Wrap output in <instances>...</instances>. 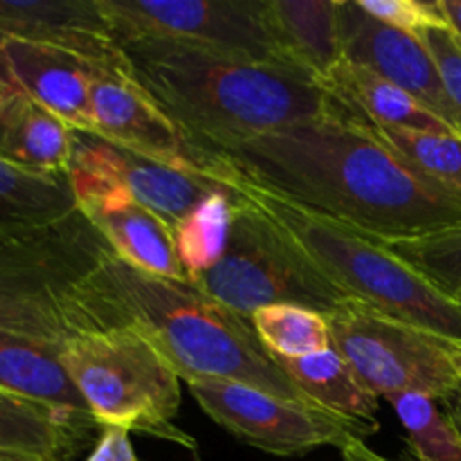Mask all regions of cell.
<instances>
[{
  "label": "cell",
  "mask_w": 461,
  "mask_h": 461,
  "mask_svg": "<svg viewBox=\"0 0 461 461\" xmlns=\"http://www.w3.org/2000/svg\"><path fill=\"white\" fill-rule=\"evenodd\" d=\"M446 412H448L450 421L455 423V428H457V432L461 437V392H457L453 399L446 401Z\"/></svg>",
  "instance_id": "cell-34"
},
{
  "label": "cell",
  "mask_w": 461,
  "mask_h": 461,
  "mask_svg": "<svg viewBox=\"0 0 461 461\" xmlns=\"http://www.w3.org/2000/svg\"><path fill=\"white\" fill-rule=\"evenodd\" d=\"M75 129L23 90L0 102V160L36 174H68Z\"/></svg>",
  "instance_id": "cell-19"
},
{
  "label": "cell",
  "mask_w": 461,
  "mask_h": 461,
  "mask_svg": "<svg viewBox=\"0 0 461 461\" xmlns=\"http://www.w3.org/2000/svg\"><path fill=\"white\" fill-rule=\"evenodd\" d=\"M219 180L250 198L351 300L461 345L457 302L432 286L412 266L401 261L385 241L304 210L288 198L250 183L228 165Z\"/></svg>",
  "instance_id": "cell-4"
},
{
  "label": "cell",
  "mask_w": 461,
  "mask_h": 461,
  "mask_svg": "<svg viewBox=\"0 0 461 461\" xmlns=\"http://www.w3.org/2000/svg\"><path fill=\"white\" fill-rule=\"evenodd\" d=\"M120 48L129 75L203 151H230L336 108L318 79L286 61L153 36L122 41Z\"/></svg>",
  "instance_id": "cell-3"
},
{
  "label": "cell",
  "mask_w": 461,
  "mask_h": 461,
  "mask_svg": "<svg viewBox=\"0 0 461 461\" xmlns=\"http://www.w3.org/2000/svg\"><path fill=\"white\" fill-rule=\"evenodd\" d=\"M3 59L14 86L61 117L70 129L93 131L90 93L106 63L30 41L3 39Z\"/></svg>",
  "instance_id": "cell-16"
},
{
  "label": "cell",
  "mask_w": 461,
  "mask_h": 461,
  "mask_svg": "<svg viewBox=\"0 0 461 461\" xmlns=\"http://www.w3.org/2000/svg\"><path fill=\"white\" fill-rule=\"evenodd\" d=\"M203 412L243 444L277 457H297L320 446L363 439L351 423L315 405L297 403L234 381H189Z\"/></svg>",
  "instance_id": "cell-10"
},
{
  "label": "cell",
  "mask_w": 461,
  "mask_h": 461,
  "mask_svg": "<svg viewBox=\"0 0 461 461\" xmlns=\"http://www.w3.org/2000/svg\"><path fill=\"white\" fill-rule=\"evenodd\" d=\"M0 36L126 68L102 0H0Z\"/></svg>",
  "instance_id": "cell-15"
},
{
  "label": "cell",
  "mask_w": 461,
  "mask_h": 461,
  "mask_svg": "<svg viewBox=\"0 0 461 461\" xmlns=\"http://www.w3.org/2000/svg\"><path fill=\"white\" fill-rule=\"evenodd\" d=\"M419 39L428 48L439 68L446 95L453 113V129L461 138V43L448 27H430L419 32Z\"/></svg>",
  "instance_id": "cell-29"
},
{
  "label": "cell",
  "mask_w": 461,
  "mask_h": 461,
  "mask_svg": "<svg viewBox=\"0 0 461 461\" xmlns=\"http://www.w3.org/2000/svg\"><path fill=\"white\" fill-rule=\"evenodd\" d=\"M216 156L250 183L381 241L461 225V198L421 178L338 106Z\"/></svg>",
  "instance_id": "cell-1"
},
{
  "label": "cell",
  "mask_w": 461,
  "mask_h": 461,
  "mask_svg": "<svg viewBox=\"0 0 461 461\" xmlns=\"http://www.w3.org/2000/svg\"><path fill=\"white\" fill-rule=\"evenodd\" d=\"M70 169L84 171L102 183L122 189L140 205L160 216L169 228H176L212 194L228 187L210 176L189 174L162 165L84 131H75V156Z\"/></svg>",
  "instance_id": "cell-12"
},
{
  "label": "cell",
  "mask_w": 461,
  "mask_h": 461,
  "mask_svg": "<svg viewBox=\"0 0 461 461\" xmlns=\"http://www.w3.org/2000/svg\"><path fill=\"white\" fill-rule=\"evenodd\" d=\"M457 41H459V39H457ZM459 43H461V41H459Z\"/></svg>",
  "instance_id": "cell-38"
},
{
  "label": "cell",
  "mask_w": 461,
  "mask_h": 461,
  "mask_svg": "<svg viewBox=\"0 0 461 461\" xmlns=\"http://www.w3.org/2000/svg\"><path fill=\"white\" fill-rule=\"evenodd\" d=\"M90 133L106 142L162 165L219 180L223 160L196 147L126 68L106 66L99 72L90 93Z\"/></svg>",
  "instance_id": "cell-11"
},
{
  "label": "cell",
  "mask_w": 461,
  "mask_h": 461,
  "mask_svg": "<svg viewBox=\"0 0 461 461\" xmlns=\"http://www.w3.org/2000/svg\"><path fill=\"white\" fill-rule=\"evenodd\" d=\"M363 12L374 16L385 25L396 30L419 34L430 27H446L444 14L439 9V0L421 3V0H356Z\"/></svg>",
  "instance_id": "cell-30"
},
{
  "label": "cell",
  "mask_w": 461,
  "mask_h": 461,
  "mask_svg": "<svg viewBox=\"0 0 461 461\" xmlns=\"http://www.w3.org/2000/svg\"><path fill=\"white\" fill-rule=\"evenodd\" d=\"M455 302H457V304H459V309H461V295L457 297V300H455Z\"/></svg>",
  "instance_id": "cell-36"
},
{
  "label": "cell",
  "mask_w": 461,
  "mask_h": 461,
  "mask_svg": "<svg viewBox=\"0 0 461 461\" xmlns=\"http://www.w3.org/2000/svg\"><path fill=\"white\" fill-rule=\"evenodd\" d=\"M77 430L45 405L0 392V453L36 461H61L72 448Z\"/></svg>",
  "instance_id": "cell-23"
},
{
  "label": "cell",
  "mask_w": 461,
  "mask_h": 461,
  "mask_svg": "<svg viewBox=\"0 0 461 461\" xmlns=\"http://www.w3.org/2000/svg\"><path fill=\"white\" fill-rule=\"evenodd\" d=\"M0 45H3V36H0ZM0 79H3V81H9V84H12V86H14L12 77H9V72H7V66H5V59H3V50H0Z\"/></svg>",
  "instance_id": "cell-35"
},
{
  "label": "cell",
  "mask_w": 461,
  "mask_h": 461,
  "mask_svg": "<svg viewBox=\"0 0 461 461\" xmlns=\"http://www.w3.org/2000/svg\"><path fill=\"white\" fill-rule=\"evenodd\" d=\"M77 210L68 174H36L0 160V225H48Z\"/></svg>",
  "instance_id": "cell-22"
},
{
  "label": "cell",
  "mask_w": 461,
  "mask_h": 461,
  "mask_svg": "<svg viewBox=\"0 0 461 461\" xmlns=\"http://www.w3.org/2000/svg\"><path fill=\"white\" fill-rule=\"evenodd\" d=\"M275 360L315 408L351 423L363 439L378 430V399L365 390L354 369L333 347L304 358Z\"/></svg>",
  "instance_id": "cell-21"
},
{
  "label": "cell",
  "mask_w": 461,
  "mask_h": 461,
  "mask_svg": "<svg viewBox=\"0 0 461 461\" xmlns=\"http://www.w3.org/2000/svg\"><path fill=\"white\" fill-rule=\"evenodd\" d=\"M338 21L345 61L367 68L403 88L453 129V113L439 68L419 34L376 21L356 0H338Z\"/></svg>",
  "instance_id": "cell-13"
},
{
  "label": "cell",
  "mask_w": 461,
  "mask_h": 461,
  "mask_svg": "<svg viewBox=\"0 0 461 461\" xmlns=\"http://www.w3.org/2000/svg\"><path fill=\"white\" fill-rule=\"evenodd\" d=\"M387 401L408 432L417 461H461L457 428L450 421L448 412H441L435 399L423 394H399Z\"/></svg>",
  "instance_id": "cell-27"
},
{
  "label": "cell",
  "mask_w": 461,
  "mask_h": 461,
  "mask_svg": "<svg viewBox=\"0 0 461 461\" xmlns=\"http://www.w3.org/2000/svg\"><path fill=\"white\" fill-rule=\"evenodd\" d=\"M446 27L461 41V0H439Z\"/></svg>",
  "instance_id": "cell-33"
},
{
  "label": "cell",
  "mask_w": 461,
  "mask_h": 461,
  "mask_svg": "<svg viewBox=\"0 0 461 461\" xmlns=\"http://www.w3.org/2000/svg\"><path fill=\"white\" fill-rule=\"evenodd\" d=\"M237 210L239 196L228 185L225 189L205 198L176 228H171L176 255L192 284L210 273L225 255Z\"/></svg>",
  "instance_id": "cell-24"
},
{
  "label": "cell",
  "mask_w": 461,
  "mask_h": 461,
  "mask_svg": "<svg viewBox=\"0 0 461 461\" xmlns=\"http://www.w3.org/2000/svg\"><path fill=\"white\" fill-rule=\"evenodd\" d=\"M338 106V104H336ZM351 117V115H349ZM356 120V117H354ZM360 122V120H356ZM385 142L410 169L421 178L439 185L446 192L461 198V138L453 133H426V131L385 129L360 122Z\"/></svg>",
  "instance_id": "cell-25"
},
{
  "label": "cell",
  "mask_w": 461,
  "mask_h": 461,
  "mask_svg": "<svg viewBox=\"0 0 461 461\" xmlns=\"http://www.w3.org/2000/svg\"><path fill=\"white\" fill-rule=\"evenodd\" d=\"M59 347L0 331V392L54 410L86 435L97 423L63 367Z\"/></svg>",
  "instance_id": "cell-17"
},
{
  "label": "cell",
  "mask_w": 461,
  "mask_h": 461,
  "mask_svg": "<svg viewBox=\"0 0 461 461\" xmlns=\"http://www.w3.org/2000/svg\"><path fill=\"white\" fill-rule=\"evenodd\" d=\"M385 246L444 295L453 300L461 295V225L426 237L385 241Z\"/></svg>",
  "instance_id": "cell-28"
},
{
  "label": "cell",
  "mask_w": 461,
  "mask_h": 461,
  "mask_svg": "<svg viewBox=\"0 0 461 461\" xmlns=\"http://www.w3.org/2000/svg\"><path fill=\"white\" fill-rule=\"evenodd\" d=\"M75 333L129 327L142 333L180 381H234L313 405L257 338L252 322L196 284L156 277L108 252L79 284L70 306Z\"/></svg>",
  "instance_id": "cell-2"
},
{
  "label": "cell",
  "mask_w": 461,
  "mask_h": 461,
  "mask_svg": "<svg viewBox=\"0 0 461 461\" xmlns=\"http://www.w3.org/2000/svg\"><path fill=\"white\" fill-rule=\"evenodd\" d=\"M79 210L48 225H0V331L63 345L79 284L108 255Z\"/></svg>",
  "instance_id": "cell-5"
},
{
  "label": "cell",
  "mask_w": 461,
  "mask_h": 461,
  "mask_svg": "<svg viewBox=\"0 0 461 461\" xmlns=\"http://www.w3.org/2000/svg\"><path fill=\"white\" fill-rule=\"evenodd\" d=\"M237 196L225 255L196 282L203 293L248 320L266 306L293 304L329 315L351 302L270 216L243 194Z\"/></svg>",
  "instance_id": "cell-7"
},
{
  "label": "cell",
  "mask_w": 461,
  "mask_h": 461,
  "mask_svg": "<svg viewBox=\"0 0 461 461\" xmlns=\"http://www.w3.org/2000/svg\"><path fill=\"white\" fill-rule=\"evenodd\" d=\"M340 453H342V461H394L378 455L376 450L369 448L363 439L347 441V444L340 448Z\"/></svg>",
  "instance_id": "cell-32"
},
{
  "label": "cell",
  "mask_w": 461,
  "mask_h": 461,
  "mask_svg": "<svg viewBox=\"0 0 461 461\" xmlns=\"http://www.w3.org/2000/svg\"><path fill=\"white\" fill-rule=\"evenodd\" d=\"M459 374H461V367H459Z\"/></svg>",
  "instance_id": "cell-37"
},
{
  "label": "cell",
  "mask_w": 461,
  "mask_h": 461,
  "mask_svg": "<svg viewBox=\"0 0 461 461\" xmlns=\"http://www.w3.org/2000/svg\"><path fill=\"white\" fill-rule=\"evenodd\" d=\"M331 347L376 399L423 394L435 401L461 392V345L396 320L363 302L327 315Z\"/></svg>",
  "instance_id": "cell-8"
},
{
  "label": "cell",
  "mask_w": 461,
  "mask_h": 461,
  "mask_svg": "<svg viewBox=\"0 0 461 461\" xmlns=\"http://www.w3.org/2000/svg\"><path fill=\"white\" fill-rule=\"evenodd\" d=\"M77 207L106 241L108 250L124 264L165 279L189 282L176 255L171 228L113 185L84 171L70 169Z\"/></svg>",
  "instance_id": "cell-14"
},
{
  "label": "cell",
  "mask_w": 461,
  "mask_h": 461,
  "mask_svg": "<svg viewBox=\"0 0 461 461\" xmlns=\"http://www.w3.org/2000/svg\"><path fill=\"white\" fill-rule=\"evenodd\" d=\"M86 461H140L133 444L129 439V430L124 428H104L97 446Z\"/></svg>",
  "instance_id": "cell-31"
},
{
  "label": "cell",
  "mask_w": 461,
  "mask_h": 461,
  "mask_svg": "<svg viewBox=\"0 0 461 461\" xmlns=\"http://www.w3.org/2000/svg\"><path fill=\"white\" fill-rule=\"evenodd\" d=\"M320 84L331 95L338 108H342L347 115L356 117V120L367 122V124L457 135L441 117L428 111L419 99L405 93L403 88L383 79L367 68L345 61V59Z\"/></svg>",
  "instance_id": "cell-18"
},
{
  "label": "cell",
  "mask_w": 461,
  "mask_h": 461,
  "mask_svg": "<svg viewBox=\"0 0 461 461\" xmlns=\"http://www.w3.org/2000/svg\"><path fill=\"white\" fill-rule=\"evenodd\" d=\"M266 18L284 57L313 79L342 63L338 0H268Z\"/></svg>",
  "instance_id": "cell-20"
},
{
  "label": "cell",
  "mask_w": 461,
  "mask_h": 461,
  "mask_svg": "<svg viewBox=\"0 0 461 461\" xmlns=\"http://www.w3.org/2000/svg\"><path fill=\"white\" fill-rule=\"evenodd\" d=\"M0 455H3V453H0Z\"/></svg>",
  "instance_id": "cell-39"
},
{
  "label": "cell",
  "mask_w": 461,
  "mask_h": 461,
  "mask_svg": "<svg viewBox=\"0 0 461 461\" xmlns=\"http://www.w3.org/2000/svg\"><path fill=\"white\" fill-rule=\"evenodd\" d=\"M252 329L273 358H304L331 349L327 315L304 306L277 304L252 313Z\"/></svg>",
  "instance_id": "cell-26"
},
{
  "label": "cell",
  "mask_w": 461,
  "mask_h": 461,
  "mask_svg": "<svg viewBox=\"0 0 461 461\" xmlns=\"http://www.w3.org/2000/svg\"><path fill=\"white\" fill-rule=\"evenodd\" d=\"M63 367L88 403L95 423L124 428L196 450V439L176 426L180 376L135 329H90L61 347Z\"/></svg>",
  "instance_id": "cell-6"
},
{
  "label": "cell",
  "mask_w": 461,
  "mask_h": 461,
  "mask_svg": "<svg viewBox=\"0 0 461 461\" xmlns=\"http://www.w3.org/2000/svg\"><path fill=\"white\" fill-rule=\"evenodd\" d=\"M102 7L117 43L153 36L291 63L268 27V0H102Z\"/></svg>",
  "instance_id": "cell-9"
}]
</instances>
